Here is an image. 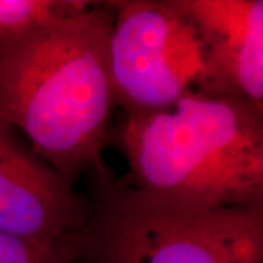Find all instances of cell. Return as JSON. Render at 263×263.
Returning a JSON list of instances; mask_svg holds the SVG:
<instances>
[{
	"label": "cell",
	"mask_w": 263,
	"mask_h": 263,
	"mask_svg": "<svg viewBox=\"0 0 263 263\" xmlns=\"http://www.w3.org/2000/svg\"><path fill=\"white\" fill-rule=\"evenodd\" d=\"M111 22V3H88L0 44V119L72 184L89 170L107 176Z\"/></svg>",
	"instance_id": "1"
},
{
	"label": "cell",
	"mask_w": 263,
	"mask_h": 263,
	"mask_svg": "<svg viewBox=\"0 0 263 263\" xmlns=\"http://www.w3.org/2000/svg\"><path fill=\"white\" fill-rule=\"evenodd\" d=\"M133 187L199 209H263V104L190 91L167 110L127 116Z\"/></svg>",
	"instance_id": "2"
},
{
	"label": "cell",
	"mask_w": 263,
	"mask_h": 263,
	"mask_svg": "<svg viewBox=\"0 0 263 263\" xmlns=\"http://www.w3.org/2000/svg\"><path fill=\"white\" fill-rule=\"evenodd\" d=\"M79 263H263V209H199L100 177Z\"/></svg>",
	"instance_id": "3"
},
{
	"label": "cell",
	"mask_w": 263,
	"mask_h": 263,
	"mask_svg": "<svg viewBox=\"0 0 263 263\" xmlns=\"http://www.w3.org/2000/svg\"><path fill=\"white\" fill-rule=\"evenodd\" d=\"M108 66L114 104L127 116L167 110L203 73V46L174 0L114 2Z\"/></svg>",
	"instance_id": "4"
},
{
	"label": "cell",
	"mask_w": 263,
	"mask_h": 263,
	"mask_svg": "<svg viewBox=\"0 0 263 263\" xmlns=\"http://www.w3.org/2000/svg\"><path fill=\"white\" fill-rule=\"evenodd\" d=\"M89 206L51 167L35 160L0 119V234L41 245L81 241Z\"/></svg>",
	"instance_id": "5"
},
{
	"label": "cell",
	"mask_w": 263,
	"mask_h": 263,
	"mask_svg": "<svg viewBox=\"0 0 263 263\" xmlns=\"http://www.w3.org/2000/svg\"><path fill=\"white\" fill-rule=\"evenodd\" d=\"M195 25L205 67L195 91L263 104V0H174Z\"/></svg>",
	"instance_id": "6"
},
{
	"label": "cell",
	"mask_w": 263,
	"mask_h": 263,
	"mask_svg": "<svg viewBox=\"0 0 263 263\" xmlns=\"http://www.w3.org/2000/svg\"><path fill=\"white\" fill-rule=\"evenodd\" d=\"M88 3L76 0H0V44L72 15Z\"/></svg>",
	"instance_id": "7"
},
{
	"label": "cell",
	"mask_w": 263,
	"mask_h": 263,
	"mask_svg": "<svg viewBox=\"0 0 263 263\" xmlns=\"http://www.w3.org/2000/svg\"><path fill=\"white\" fill-rule=\"evenodd\" d=\"M81 241L41 245L0 234V263H75Z\"/></svg>",
	"instance_id": "8"
},
{
	"label": "cell",
	"mask_w": 263,
	"mask_h": 263,
	"mask_svg": "<svg viewBox=\"0 0 263 263\" xmlns=\"http://www.w3.org/2000/svg\"><path fill=\"white\" fill-rule=\"evenodd\" d=\"M75 263H79V259H78V260H76V262Z\"/></svg>",
	"instance_id": "9"
}]
</instances>
